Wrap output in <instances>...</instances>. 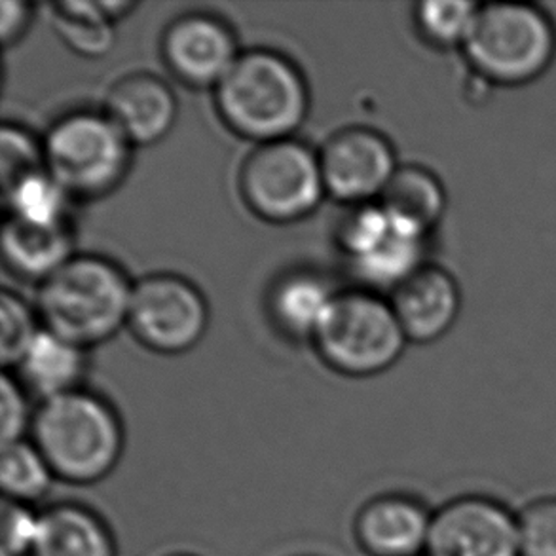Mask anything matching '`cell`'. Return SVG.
Listing matches in <instances>:
<instances>
[{"label":"cell","instance_id":"cell-12","mask_svg":"<svg viewBox=\"0 0 556 556\" xmlns=\"http://www.w3.org/2000/svg\"><path fill=\"white\" fill-rule=\"evenodd\" d=\"M433 511L418 497L390 492L362 505L354 520L355 542L369 556H424Z\"/></svg>","mask_w":556,"mask_h":556},{"label":"cell","instance_id":"cell-14","mask_svg":"<svg viewBox=\"0 0 556 556\" xmlns=\"http://www.w3.org/2000/svg\"><path fill=\"white\" fill-rule=\"evenodd\" d=\"M177 111L174 90L149 73L122 76L106 93L105 114L131 147L162 141L174 129Z\"/></svg>","mask_w":556,"mask_h":556},{"label":"cell","instance_id":"cell-7","mask_svg":"<svg viewBox=\"0 0 556 556\" xmlns=\"http://www.w3.org/2000/svg\"><path fill=\"white\" fill-rule=\"evenodd\" d=\"M240 192L249 210L266 223L302 220L327 195L319 154L296 139L258 144L241 166Z\"/></svg>","mask_w":556,"mask_h":556},{"label":"cell","instance_id":"cell-25","mask_svg":"<svg viewBox=\"0 0 556 556\" xmlns=\"http://www.w3.org/2000/svg\"><path fill=\"white\" fill-rule=\"evenodd\" d=\"M393 223L378 202L352 205V210L340 220L337 243L350 263L370 255L378 245L390 238Z\"/></svg>","mask_w":556,"mask_h":556},{"label":"cell","instance_id":"cell-30","mask_svg":"<svg viewBox=\"0 0 556 556\" xmlns=\"http://www.w3.org/2000/svg\"><path fill=\"white\" fill-rule=\"evenodd\" d=\"M29 393L25 391L17 378H12L4 370L0 378V444H10L25 441V435L30 433L35 410H30Z\"/></svg>","mask_w":556,"mask_h":556},{"label":"cell","instance_id":"cell-17","mask_svg":"<svg viewBox=\"0 0 556 556\" xmlns=\"http://www.w3.org/2000/svg\"><path fill=\"white\" fill-rule=\"evenodd\" d=\"M378 203L397 228L428 238L441 223L448 200L443 181L429 167L406 164L397 167Z\"/></svg>","mask_w":556,"mask_h":556},{"label":"cell","instance_id":"cell-31","mask_svg":"<svg viewBox=\"0 0 556 556\" xmlns=\"http://www.w3.org/2000/svg\"><path fill=\"white\" fill-rule=\"evenodd\" d=\"M33 22V8L23 0H0V40L12 46L22 40Z\"/></svg>","mask_w":556,"mask_h":556},{"label":"cell","instance_id":"cell-9","mask_svg":"<svg viewBox=\"0 0 556 556\" xmlns=\"http://www.w3.org/2000/svg\"><path fill=\"white\" fill-rule=\"evenodd\" d=\"M424 556H520L517 513L486 494L452 497L433 511Z\"/></svg>","mask_w":556,"mask_h":556},{"label":"cell","instance_id":"cell-19","mask_svg":"<svg viewBox=\"0 0 556 556\" xmlns=\"http://www.w3.org/2000/svg\"><path fill=\"white\" fill-rule=\"evenodd\" d=\"M337 291L314 271H293L276 281L268 312L279 331L291 339H314Z\"/></svg>","mask_w":556,"mask_h":556},{"label":"cell","instance_id":"cell-10","mask_svg":"<svg viewBox=\"0 0 556 556\" xmlns=\"http://www.w3.org/2000/svg\"><path fill=\"white\" fill-rule=\"evenodd\" d=\"M317 154L325 192L348 205L380 200L399 167L390 141L370 128L340 129Z\"/></svg>","mask_w":556,"mask_h":556},{"label":"cell","instance_id":"cell-13","mask_svg":"<svg viewBox=\"0 0 556 556\" xmlns=\"http://www.w3.org/2000/svg\"><path fill=\"white\" fill-rule=\"evenodd\" d=\"M390 304L406 340L429 344L443 339L458 321L462 291L448 271L426 264L391 291Z\"/></svg>","mask_w":556,"mask_h":556},{"label":"cell","instance_id":"cell-26","mask_svg":"<svg viewBox=\"0 0 556 556\" xmlns=\"http://www.w3.org/2000/svg\"><path fill=\"white\" fill-rule=\"evenodd\" d=\"M45 144L30 134L29 129L4 122L0 129V182L2 195L27 179L30 175L45 172Z\"/></svg>","mask_w":556,"mask_h":556},{"label":"cell","instance_id":"cell-15","mask_svg":"<svg viewBox=\"0 0 556 556\" xmlns=\"http://www.w3.org/2000/svg\"><path fill=\"white\" fill-rule=\"evenodd\" d=\"M30 556H116V542L109 525L90 507L58 504L40 513Z\"/></svg>","mask_w":556,"mask_h":556},{"label":"cell","instance_id":"cell-24","mask_svg":"<svg viewBox=\"0 0 556 556\" xmlns=\"http://www.w3.org/2000/svg\"><path fill=\"white\" fill-rule=\"evenodd\" d=\"M481 4L459 0H424L416 4L414 22L421 38L435 48H456L467 42Z\"/></svg>","mask_w":556,"mask_h":556},{"label":"cell","instance_id":"cell-5","mask_svg":"<svg viewBox=\"0 0 556 556\" xmlns=\"http://www.w3.org/2000/svg\"><path fill=\"white\" fill-rule=\"evenodd\" d=\"M312 342L334 372L367 378L391 369L408 340L390 302L369 289H352L332 299Z\"/></svg>","mask_w":556,"mask_h":556},{"label":"cell","instance_id":"cell-22","mask_svg":"<svg viewBox=\"0 0 556 556\" xmlns=\"http://www.w3.org/2000/svg\"><path fill=\"white\" fill-rule=\"evenodd\" d=\"M55 475L45 456L30 441L2 446L0 458V489L4 500L33 505L48 496Z\"/></svg>","mask_w":556,"mask_h":556},{"label":"cell","instance_id":"cell-20","mask_svg":"<svg viewBox=\"0 0 556 556\" xmlns=\"http://www.w3.org/2000/svg\"><path fill=\"white\" fill-rule=\"evenodd\" d=\"M126 15L122 0H68L52 4L53 29L73 52L98 60L113 50L114 23Z\"/></svg>","mask_w":556,"mask_h":556},{"label":"cell","instance_id":"cell-28","mask_svg":"<svg viewBox=\"0 0 556 556\" xmlns=\"http://www.w3.org/2000/svg\"><path fill=\"white\" fill-rule=\"evenodd\" d=\"M517 522L520 556H556V496L528 502Z\"/></svg>","mask_w":556,"mask_h":556},{"label":"cell","instance_id":"cell-16","mask_svg":"<svg viewBox=\"0 0 556 556\" xmlns=\"http://www.w3.org/2000/svg\"><path fill=\"white\" fill-rule=\"evenodd\" d=\"M86 352L88 350L42 327L15 365L17 380L27 393L38 395L40 401L80 390V380L88 365Z\"/></svg>","mask_w":556,"mask_h":556},{"label":"cell","instance_id":"cell-1","mask_svg":"<svg viewBox=\"0 0 556 556\" xmlns=\"http://www.w3.org/2000/svg\"><path fill=\"white\" fill-rule=\"evenodd\" d=\"M29 435L55 479L76 486L105 481L121 464L126 444L113 406L84 390L40 401Z\"/></svg>","mask_w":556,"mask_h":556},{"label":"cell","instance_id":"cell-29","mask_svg":"<svg viewBox=\"0 0 556 556\" xmlns=\"http://www.w3.org/2000/svg\"><path fill=\"white\" fill-rule=\"evenodd\" d=\"M40 513L30 505L2 500L0 556H30L37 543Z\"/></svg>","mask_w":556,"mask_h":556},{"label":"cell","instance_id":"cell-11","mask_svg":"<svg viewBox=\"0 0 556 556\" xmlns=\"http://www.w3.org/2000/svg\"><path fill=\"white\" fill-rule=\"evenodd\" d=\"M162 58L172 75L190 88L215 90L240 58L232 29L215 15H179L162 37Z\"/></svg>","mask_w":556,"mask_h":556},{"label":"cell","instance_id":"cell-2","mask_svg":"<svg viewBox=\"0 0 556 556\" xmlns=\"http://www.w3.org/2000/svg\"><path fill=\"white\" fill-rule=\"evenodd\" d=\"M213 91L226 126L258 144L293 139L308 116V84L293 61L271 50L240 53Z\"/></svg>","mask_w":556,"mask_h":556},{"label":"cell","instance_id":"cell-3","mask_svg":"<svg viewBox=\"0 0 556 556\" xmlns=\"http://www.w3.org/2000/svg\"><path fill=\"white\" fill-rule=\"evenodd\" d=\"M134 286L105 256L75 255L45 279L37 293L42 327L90 350L128 325Z\"/></svg>","mask_w":556,"mask_h":556},{"label":"cell","instance_id":"cell-27","mask_svg":"<svg viewBox=\"0 0 556 556\" xmlns=\"http://www.w3.org/2000/svg\"><path fill=\"white\" fill-rule=\"evenodd\" d=\"M0 363L4 370L15 369L42 327L27 302L12 291L0 294Z\"/></svg>","mask_w":556,"mask_h":556},{"label":"cell","instance_id":"cell-18","mask_svg":"<svg viewBox=\"0 0 556 556\" xmlns=\"http://www.w3.org/2000/svg\"><path fill=\"white\" fill-rule=\"evenodd\" d=\"M2 261L17 278L42 283L73 255L68 225L35 226L10 217L2 228Z\"/></svg>","mask_w":556,"mask_h":556},{"label":"cell","instance_id":"cell-23","mask_svg":"<svg viewBox=\"0 0 556 556\" xmlns=\"http://www.w3.org/2000/svg\"><path fill=\"white\" fill-rule=\"evenodd\" d=\"M10 217L35 226L67 225L68 195L48 172H38L2 195Z\"/></svg>","mask_w":556,"mask_h":556},{"label":"cell","instance_id":"cell-21","mask_svg":"<svg viewBox=\"0 0 556 556\" xmlns=\"http://www.w3.org/2000/svg\"><path fill=\"white\" fill-rule=\"evenodd\" d=\"M395 226V225H393ZM428 238L420 233L393 228L390 238L382 245L352 263L355 276L370 289H391L395 291L414 271L426 266Z\"/></svg>","mask_w":556,"mask_h":556},{"label":"cell","instance_id":"cell-4","mask_svg":"<svg viewBox=\"0 0 556 556\" xmlns=\"http://www.w3.org/2000/svg\"><path fill=\"white\" fill-rule=\"evenodd\" d=\"M464 53L486 83H534L555 60V23L545 10L528 2L481 4Z\"/></svg>","mask_w":556,"mask_h":556},{"label":"cell","instance_id":"cell-8","mask_svg":"<svg viewBox=\"0 0 556 556\" xmlns=\"http://www.w3.org/2000/svg\"><path fill=\"white\" fill-rule=\"evenodd\" d=\"M207 324V302L188 279L175 274H152L134 286L129 331L152 352L185 354L202 340Z\"/></svg>","mask_w":556,"mask_h":556},{"label":"cell","instance_id":"cell-6","mask_svg":"<svg viewBox=\"0 0 556 556\" xmlns=\"http://www.w3.org/2000/svg\"><path fill=\"white\" fill-rule=\"evenodd\" d=\"M42 144L46 172L76 200L111 194L131 164V143L105 113L65 114L46 131Z\"/></svg>","mask_w":556,"mask_h":556},{"label":"cell","instance_id":"cell-32","mask_svg":"<svg viewBox=\"0 0 556 556\" xmlns=\"http://www.w3.org/2000/svg\"><path fill=\"white\" fill-rule=\"evenodd\" d=\"M166 556H195V555H190V553H174V555H166Z\"/></svg>","mask_w":556,"mask_h":556}]
</instances>
